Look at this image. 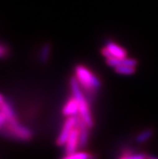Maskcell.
I'll use <instances>...</instances> for the list:
<instances>
[{
  "label": "cell",
  "instance_id": "obj_14",
  "mask_svg": "<svg viewBox=\"0 0 158 159\" xmlns=\"http://www.w3.org/2000/svg\"><path fill=\"white\" fill-rule=\"evenodd\" d=\"M148 156H146L144 153H136V154H130L127 153L124 154L120 159H147Z\"/></svg>",
  "mask_w": 158,
  "mask_h": 159
},
{
  "label": "cell",
  "instance_id": "obj_11",
  "mask_svg": "<svg viewBox=\"0 0 158 159\" xmlns=\"http://www.w3.org/2000/svg\"><path fill=\"white\" fill-rule=\"evenodd\" d=\"M115 70L117 74L124 75H133L136 72V67L128 66H119L115 68Z\"/></svg>",
  "mask_w": 158,
  "mask_h": 159
},
{
  "label": "cell",
  "instance_id": "obj_17",
  "mask_svg": "<svg viewBox=\"0 0 158 159\" xmlns=\"http://www.w3.org/2000/svg\"><path fill=\"white\" fill-rule=\"evenodd\" d=\"M147 159H158V158H156V157H152V156H148V158H147Z\"/></svg>",
  "mask_w": 158,
  "mask_h": 159
},
{
  "label": "cell",
  "instance_id": "obj_9",
  "mask_svg": "<svg viewBox=\"0 0 158 159\" xmlns=\"http://www.w3.org/2000/svg\"><path fill=\"white\" fill-rule=\"evenodd\" d=\"M51 52V44L49 43H44L40 49V61L42 64H46L48 62Z\"/></svg>",
  "mask_w": 158,
  "mask_h": 159
},
{
  "label": "cell",
  "instance_id": "obj_13",
  "mask_svg": "<svg viewBox=\"0 0 158 159\" xmlns=\"http://www.w3.org/2000/svg\"><path fill=\"white\" fill-rule=\"evenodd\" d=\"M106 63L109 66L115 68V67L119 66H122L123 58H119V57H108V58H106Z\"/></svg>",
  "mask_w": 158,
  "mask_h": 159
},
{
  "label": "cell",
  "instance_id": "obj_16",
  "mask_svg": "<svg viewBox=\"0 0 158 159\" xmlns=\"http://www.w3.org/2000/svg\"><path fill=\"white\" fill-rule=\"evenodd\" d=\"M89 159H98V157H97L96 155H93V154H91V156H90Z\"/></svg>",
  "mask_w": 158,
  "mask_h": 159
},
{
  "label": "cell",
  "instance_id": "obj_6",
  "mask_svg": "<svg viewBox=\"0 0 158 159\" xmlns=\"http://www.w3.org/2000/svg\"><path fill=\"white\" fill-rule=\"evenodd\" d=\"M79 143V130L77 127L73 129L65 144V153L70 154L76 152Z\"/></svg>",
  "mask_w": 158,
  "mask_h": 159
},
{
  "label": "cell",
  "instance_id": "obj_12",
  "mask_svg": "<svg viewBox=\"0 0 158 159\" xmlns=\"http://www.w3.org/2000/svg\"><path fill=\"white\" fill-rule=\"evenodd\" d=\"M91 154L86 152H74L70 154H66L62 159H89Z\"/></svg>",
  "mask_w": 158,
  "mask_h": 159
},
{
  "label": "cell",
  "instance_id": "obj_3",
  "mask_svg": "<svg viewBox=\"0 0 158 159\" xmlns=\"http://www.w3.org/2000/svg\"><path fill=\"white\" fill-rule=\"evenodd\" d=\"M0 126L2 135L5 137L22 141H28L32 139V133L30 129L21 125L19 122L14 124L5 123Z\"/></svg>",
  "mask_w": 158,
  "mask_h": 159
},
{
  "label": "cell",
  "instance_id": "obj_2",
  "mask_svg": "<svg viewBox=\"0 0 158 159\" xmlns=\"http://www.w3.org/2000/svg\"><path fill=\"white\" fill-rule=\"evenodd\" d=\"M70 88L72 91L73 96L78 101V107H79V115L91 129L94 126V120L90 113V105H89L90 102L82 92V89L76 77H73L70 79Z\"/></svg>",
  "mask_w": 158,
  "mask_h": 159
},
{
  "label": "cell",
  "instance_id": "obj_15",
  "mask_svg": "<svg viewBox=\"0 0 158 159\" xmlns=\"http://www.w3.org/2000/svg\"><path fill=\"white\" fill-rule=\"evenodd\" d=\"M7 47H6V45H4L3 44H2L0 45V56L2 58H4L5 56H7Z\"/></svg>",
  "mask_w": 158,
  "mask_h": 159
},
{
  "label": "cell",
  "instance_id": "obj_4",
  "mask_svg": "<svg viewBox=\"0 0 158 159\" xmlns=\"http://www.w3.org/2000/svg\"><path fill=\"white\" fill-rule=\"evenodd\" d=\"M77 124V116H70L67 117V119L65 121V124L62 127L60 135L56 139V143L59 146L65 145L66 141L70 137V133L73 131V129L76 127Z\"/></svg>",
  "mask_w": 158,
  "mask_h": 159
},
{
  "label": "cell",
  "instance_id": "obj_1",
  "mask_svg": "<svg viewBox=\"0 0 158 159\" xmlns=\"http://www.w3.org/2000/svg\"><path fill=\"white\" fill-rule=\"evenodd\" d=\"M75 77L78 79L85 95L89 102L94 99L96 92L101 87L100 80L86 67L78 65L75 67Z\"/></svg>",
  "mask_w": 158,
  "mask_h": 159
},
{
  "label": "cell",
  "instance_id": "obj_5",
  "mask_svg": "<svg viewBox=\"0 0 158 159\" xmlns=\"http://www.w3.org/2000/svg\"><path fill=\"white\" fill-rule=\"evenodd\" d=\"M76 127L79 130V143H78V149H84L88 143L89 133L90 129L87 124L82 119L81 116L77 115V124Z\"/></svg>",
  "mask_w": 158,
  "mask_h": 159
},
{
  "label": "cell",
  "instance_id": "obj_7",
  "mask_svg": "<svg viewBox=\"0 0 158 159\" xmlns=\"http://www.w3.org/2000/svg\"><path fill=\"white\" fill-rule=\"evenodd\" d=\"M62 114L66 116H77L78 114H79L78 103L74 96L70 98L69 100L66 102V103L62 108Z\"/></svg>",
  "mask_w": 158,
  "mask_h": 159
},
{
  "label": "cell",
  "instance_id": "obj_8",
  "mask_svg": "<svg viewBox=\"0 0 158 159\" xmlns=\"http://www.w3.org/2000/svg\"><path fill=\"white\" fill-rule=\"evenodd\" d=\"M106 47L109 49L112 57H115L119 58H124L127 57L126 50L115 43L112 42V41H107L106 44Z\"/></svg>",
  "mask_w": 158,
  "mask_h": 159
},
{
  "label": "cell",
  "instance_id": "obj_10",
  "mask_svg": "<svg viewBox=\"0 0 158 159\" xmlns=\"http://www.w3.org/2000/svg\"><path fill=\"white\" fill-rule=\"evenodd\" d=\"M154 131L152 129H147L136 136V141L137 143H144L152 137Z\"/></svg>",
  "mask_w": 158,
  "mask_h": 159
}]
</instances>
